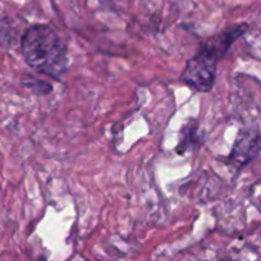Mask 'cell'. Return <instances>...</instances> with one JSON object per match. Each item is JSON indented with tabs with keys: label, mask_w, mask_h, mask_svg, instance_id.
I'll list each match as a JSON object with an SVG mask.
<instances>
[{
	"label": "cell",
	"mask_w": 261,
	"mask_h": 261,
	"mask_svg": "<svg viewBox=\"0 0 261 261\" xmlns=\"http://www.w3.org/2000/svg\"><path fill=\"white\" fill-rule=\"evenodd\" d=\"M24 85L37 95H46L51 91V85L42 80H30V81L24 82Z\"/></svg>",
	"instance_id": "cell-5"
},
{
	"label": "cell",
	"mask_w": 261,
	"mask_h": 261,
	"mask_svg": "<svg viewBox=\"0 0 261 261\" xmlns=\"http://www.w3.org/2000/svg\"><path fill=\"white\" fill-rule=\"evenodd\" d=\"M261 151V134L257 128H245L241 129L232 147L228 163L234 169H241L242 167L252 162L258 152Z\"/></svg>",
	"instance_id": "cell-3"
},
{
	"label": "cell",
	"mask_w": 261,
	"mask_h": 261,
	"mask_svg": "<svg viewBox=\"0 0 261 261\" xmlns=\"http://www.w3.org/2000/svg\"><path fill=\"white\" fill-rule=\"evenodd\" d=\"M21 51L31 68L59 80L68 67L67 46L49 24H34L24 31Z\"/></svg>",
	"instance_id": "cell-1"
},
{
	"label": "cell",
	"mask_w": 261,
	"mask_h": 261,
	"mask_svg": "<svg viewBox=\"0 0 261 261\" xmlns=\"http://www.w3.org/2000/svg\"><path fill=\"white\" fill-rule=\"evenodd\" d=\"M248 30L246 23L236 24L205 41L185 65L180 79L200 92H209L215 84L218 62L228 53L233 42Z\"/></svg>",
	"instance_id": "cell-2"
},
{
	"label": "cell",
	"mask_w": 261,
	"mask_h": 261,
	"mask_svg": "<svg viewBox=\"0 0 261 261\" xmlns=\"http://www.w3.org/2000/svg\"><path fill=\"white\" fill-rule=\"evenodd\" d=\"M185 137L180 141L179 146H178V152L179 154H183L186 150V146H187V142L193 141L195 140V135H196V123L195 122H190L185 127V129L182 130Z\"/></svg>",
	"instance_id": "cell-4"
}]
</instances>
